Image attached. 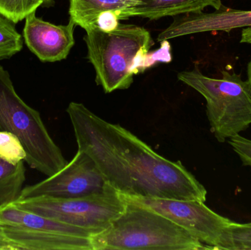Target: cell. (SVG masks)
Instances as JSON below:
<instances>
[{"mask_svg": "<svg viewBox=\"0 0 251 250\" xmlns=\"http://www.w3.org/2000/svg\"><path fill=\"white\" fill-rule=\"evenodd\" d=\"M134 5L125 0H70V20L86 29L97 26L99 19L104 13L117 12Z\"/></svg>", "mask_w": 251, "mask_h": 250, "instance_id": "cell-14", "label": "cell"}, {"mask_svg": "<svg viewBox=\"0 0 251 250\" xmlns=\"http://www.w3.org/2000/svg\"><path fill=\"white\" fill-rule=\"evenodd\" d=\"M207 7L220 10L224 6L221 0H140L133 7L116 13L119 20L133 16L154 20L165 16L201 13Z\"/></svg>", "mask_w": 251, "mask_h": 250, "instance_id": "cell-12", "label": "cell"}, {"mask_svg": "<svg viewBox=\"0 0 251 250\" xmlns=\"http://www.w3.org/2000/svg\"><path fill=\"white\" fill-rule=\"evenodd\" d=\"M174 17L171 25L158 35L159 42L201 32H228L237 28L251 27V10H234L226 7L214 13L201 12Z\"/></svg>", "mask_w": 251, "mask_h": 250, "instance_id": "cell-10", "label": "cell"}, {"mask_svg": "<svg viewBox=\"0 0 251 250\" xmlns=\"http://www.w3.org/2000/svg\"><path fill=\"white\" fill-rule=\"evenodd\" d=\"M14 134L26 153L30 168L50 176L67 164L43 122L41 114L20 98L7 70L0 66V132Z\"/></svg>", "mask_w": 251, "mask_h": 250, "instance_id": "cell-4", "label": "cell"}, {"mask_svg": "<svg viewBox=\"0 0 251 250\" xmlns=\"http://www.w3.org/2000/svg\"><path fill=\"white\" fill-rule=\"evenodd\" d=\"M66 112L78 149L92 159L119 193L206 202L207 191L181 161L164 158L129 131L103 120L80 103H70Z\"/></svg>", "mask_w": 251, "mask_h": 250, "instance_id": "cell-1", "label": "cell"}, {"mask_svg": "<svg viewBox=\"0 0 251 250\" xmlns=\"http://www.w3.org/2000/svg\"><path fill=\"white\" fill-rule=\"evenodd\" d=\"M3 227L18 250H94L91 238L23 227Z\"/></svg>", "mask_w": 251, "mask_h": 250, "instance_id": "cell-11", "label": "cell"}, {"mask_svg": "<svg viewBox=\"0 0 251 250\" xmlns=\"http://www.w3.org/2000/svg\"><path fill=\"white\" fill-rule=\"evenodd\" d=\"M22 48L23 40L16 23L0 14V60L10 58Z\"/></svg>", "mask_w": 251, "mask_h": 250, "instance_id": "cell-17", "label": "cell"}, {"mask_svg": "<svg viewBox=\"0 0 251 250\" xmlns=\"http://www.w3.org/2000/svg\"><path fill=\"white\" fill-rule=\"evenodd\" d=\"M240 43L251 44V27H246L243 29Z\"/></svg>", "mask_w": 251, "mask_h": 250, "instance_id": "cell-22", "label": "cell"}, {"mask_svg": "<svg viewBox=\"0 0 251 250\" xmlns=\"http://www.w3.org/2000/svg\"><path fill=\"white\" fill-rule=\"evenodd\" d=\"M88 58L96 71V82L105 92L125 90L134 75L144 70L153 45L150 32L141 26L119 23L110 30L99 26L85 29Z\"/></svg>", "mask_w": 251, "mask_h": 250, "instance_id": "cell-2", "label": "cell"}, {"mask_svg": "<svg viewBox=\"0 0 251 250\" xmlns=\"http://www.w3.org/2000/svg\"><path fill=\"white\" fill-rule=\"evenodd\" d=\"M221 75L214 79L196 68L178 73V79L206 99L211 131L224 143L250 127L251 85L237 73L223 70Z\"/></svg>", "mask_w": 251, "mask_h": 250, "instance_id": "cell-5", "label": "cell"}, {"mask_svg": "<svg viewBox=\"0 0 251 250\" xmlns=\"http://www.w3.org/2000/svg\"><path fill=\"white\" fill-rule=\"evenodd\" d=\"M122 196L126 203L162 214L204 244L208 250L218 249L224 229L234 222L219 215L204 203L199 201Z\"/></svg>", "mask_w": 251, "mask_h": 250, "instance_id": "cell-7", "label": "cell"}, {"mask_svg": "<svg viewBox=\"0 0 251 250\" xmlns=\"http://www.w3.org/2000/svg\"><path fill=\"white\" fill-rule=\"evenodd\" d=\"M32 12L25 18L23 37L29 50L44 63L65 60L75 44L76 24L55 25L38 18Z\"/></svg>", "mask_w": 251, "mask_h": 250, "instance_id": "cell-9", "label": "cell"}, {"mask_svg": "<svg viewBox=\"0 0 251 250\" xmlns=\"http://www.w3.org/2000/svg\"><path fill=\"white\" fill-rule=\"evenodd\" d=\"M108 183L92 159L78 149L60 171L45 180L24 187L19 200L38 196L76 198L102 192Z\"/></svg>", "mask_w": 251, "mask_h": 250, "instance_id": "cell-8", "label": "cell"}, {"mask_svg": "<svg viewBox=\"0 0 251 250\" xmlns=\"http://www.w3.org/2000/svg\"><path fill=\"white\" fill-rule=\"evenodd\" d=\"M0 225L85 238H91L94 235L100 233L97 230L82 228L60 223L22 209L13 204L0 208Z\"/></svg>", "mask_w": 251, "mask_h": 250, "instance_id": "cell-13", "label": "cell"}, {"mask_svg": "<svg viewBox=\"0 0 251 250\" xmlns=\"http://www.w3.org/2000/svg\"><path fill=\"white\" fill-rule=\"evenodd\" d=\"M0 250H18L17 247L6 234L1 225H0Z\"/></svg>", "mask_w": 251, "mask_h": 250, "instance_id": "cell-21", "label": "cell"}, {"mask_svg": "<svg viewBox=\"0 0 251 250\" xmlns=\"http://www.w3.org/2000/svg\"><path fill=\"white\" fill-rule=\"evenodd\" d=\"M13 205L60 223L101 233L123 214L126 203L108 184L99 193L69 198L34 197L19 200Z\"/></svg>", "mask_w": 251, "mask_h": 250, "instance_id": "cell-6", "label": "cell"}, {"mask_svg": "<svg viewBox=\"0 0 251 250\" xmlns=\"http://www.w3.org/2000/svg\"><path fill=\"white\" fill-rule=\"evenodd\" d=\"M228 144L239 156L243 165L251 167V139L238 135L228 139Z\"/></svg>", "mask_w": 251, "mask_h": 250, "instance_id": "cell-20", "label": "cell"}, {"mask_svg": "<svg viewBox=\"0 0 251 250\" xmlns=\"http://www.w3.org/2000/svg\"><path fill=\"white\" fill-rule=\"evenodd\" d=\"M26 153L23 144L14 134L0 132V159L12 164L25 161Z\"/></svg>", "mask_w": 251, "mask_h": 250, "instance_id": "cell-18", "label": "cell"}, {"mask_svg": "<svg viewBox=\"0 0 251 250\" xmlns=\"http://www.w3.org/2000/svg\"><path fill=\"white\" fill-rule=\"evenodd\" d=\"M26 180L24 161L12 164L0 159V208L19 201Z\"/></svg>", "mask_w": 251, "mask_h": 250, "instance_id": "cell-15", "label": "cell"}, {"mask_svg": "<svg viewBox=\"0 0 251 250\" xmlns=\"http://www.w3.org/2000/svg\"><path fill=\"white\" fill-rule=\"evenodd\" d=\"M247 72L248 81H249V83L251 85V59L250 61H249V64H248Z\"/></svg>", "mask_w": 251, "mask_h": 250, "instance_id": "cell-23", "label": "cell"}, {"mask_svg": "<svg viewBox=\"0 0 251 250\" xmlns=\"http://www.w3.org/2000/svg\"><path fill=\"white\" fill-rule=\"evenodd\" d=\"M38 2L42 3L43 4H48L51 2L52 0H37Z\"/></svg>", "mask_w": 251, "mask_h": 250, "instance_id": "cell-24", "label": "cell"}, {"mask_svg": "<svg viewBox=\"0 0 251 250\" xmlns=\"http://www.w3.org/2000/svg\"><path fill=\"white\" fill-rule=\"evenodd\" d=\"M125 1H128V2L133 3V4H134V5H135V4H137V3H138L139 1H140V0H125Z\"/></svg>", "mask_w": 251, "mask_h": 250, "instance_id": "cell-25", "label": "cell"}, {"mask_svg": "<svg viewBox=\"0 0 251 250\" xmlns=\"http://www.w3.org/2000/svg\"><path fill=\"white\" fill-rule=\"evenodd\" d=\"M38 7L34 0H0V14L15 23L36 11Z\"/></svg>", "mask_w": 251, "mask_h": 250, "instance_id": "cell-19", "label": "cell"}, {"mask_svg": "<svg viewBox=\"0 0 251 250\" xmlns=\"http://www.w3.org/2000/svg\"><path fill=\"white\" fill-rule=\"evenodd\" d=\"M91 241L94 250H208L162 214L131 203H126L123 214L110 227L91 236Z\"/></svg>", "mask_w": 251, "mask_h": 250, "instance_id": "cell-3", "label": "cell"}, {"mask_svg": "<svg viewBox=\"0 0 251 250\" xmlns=\"http://www.w3.org/2000/svg\"><path fill=\"white\" fill-rule=\"evenodd\" d=\"M218 250H251V223L233 222L224 229Z\"/></svg>", "mask_w": 251, "mask_h": 250, "instance_id": "cell-16", "label": "cell"}]
</instances>
